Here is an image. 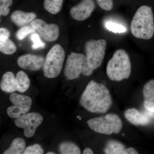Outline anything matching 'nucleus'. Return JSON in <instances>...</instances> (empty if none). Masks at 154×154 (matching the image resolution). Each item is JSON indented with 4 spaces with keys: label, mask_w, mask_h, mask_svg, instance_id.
I'll return each mask as SVG.
<instances>
[{
    "label": "nucleus",
    "mask_w": 154,
    "mask_h": 154,
    "mask_svg": "<svg viewBox=\"0 0 154 154\" xmlns=\"http://www.w3.org/2000/svg\"><path fill=\"white\" fill-rule=\"evenodd\" d=\"M80 104L91 113L104 114L110 109L113 101L110 91L105 85L91 80L81 96Z\"/></svg>",
    "instance_id": "obj_1"
},
{
    "label": "nucleus",
    "mask_w": 154,
    "mask_h": 154,
    "mask_svg": "<svg viewBox=\"0 0 154 154\" xmlns=\"http://www.w3.org/2000/svg\"><path fill=\"white\" fill-rule=\"evenodd\" d=\"M13 4L12 0H0V15L6 16L8 15L10 10L9 7Z\"/></svg>",
    "instance_id": "obj_26"
},
{
    "label": "nucleus",
    "mask_w": 154,
    "mask_h": 154,
    "mask_svg": "<svg viewBox=\"0 0 154 154\" xmlns=\"http://www.w3.org/2000/svg\"><path fill=\"white\" fill-rule=\"evenodd\" d=\"M63 0H44V9L50 14L55 15L58 14L62 8Z\"/></svg>",
    "instance_id": "obj_20"
},
{
    "label": "nucleus",
    "mask_w": 154,
    "mask_h": 154,
    "mask_svg": "<svg viewBox=\"0 0 154 154\" xmlns=\"http://www.w3.org/2000/svg\"><path fill=\"white\" fill-rule=\"evenodd\" d=\"M94 70L88 63L87 57L82 54L72 52L68 57L64 69V75L68 80L79 79L81 74L89 76Z\"/></svg>",
    "instance_id": "obj_5"
},
{
    "label": "nucleus",
    "mask_w": 154,
    "mask_h": 154,
    "mask_svg": "<svg viewBox=\"0 0 154 154\" xmlns=\"http://www.w3.org/2000/svg\"><path fill=\"white\" fill-rule=\"evenodd\" d=\"M43 116L40 113L32 112L21 114L16 118L15 124L16 126L24 130V135L26 137L30 138L34 135L36 128L43 122Z\"/></svg>",
    "instance_id": "obj_8"
},
{
    "label": "nucleus",
    "mask_w": 154,
    "mask_h": 154,
    "mask_svg": "<svg viewBox=\"0 0 154 154\" xmlns=\"http://www.w3.org/2000/svg\"><path fill=\"white\" fill-rule=\"evenodd\" d=\"M1 90L7 93L17 91L16 77L12 72H8L3 75L1 84Z\"/></svg>",
    "instance_id": "obj_16"
},
{
    "label": "nucleus",
    "mask_w": 154,
    "mask_h": 154,
    "mask_svg": "<svg viewBox=\"0 0 154 154\" xmlns=\"http://www.w3.org/2000/svg\"><path fill=\"white\" fill-rule=\"evenodd\" d=\"M65 58V51L61 45L56 44L48 53L43 67L45 76L48 79L56 78L62 69Z\"/></svg>",
    "instance_id": "obj_6"
},
{
    "label": "nucleus",
    "mask_w": 154,
    "mask_h": 154,
    "mask_svg": "<svg viewBox=\"0 0 154 154\" xmlns=\"http://www.w3.org/2000/svg\"><path fill=\"white\" fill-rule=\"evenodd\" d=\"M94 153V152L93 151V150L89 148H87L85 149L83 152V154H93Z\"/></svg>",
    "instance_id": "obj_31"
},
{
    "label": "nucleus",
    "mask_w": 154,
    "mask_h": 154,
    "mask_svg": "<svg viewBox=\"0 0 154 154\" xmlns=\"http://www.w3.org/2000/svg\"><path fill=\"white\" fill-rule=\"evenodd\" d=\"M55 154V153L53 152H48L47 153V154Z\"/></svg>",
    "instance_id": "obj_32"
},
{
    "label": "nucleus",
    "mask_w": 154,
    "mask_h": 154,
    "mask_svg": "<svg viewBox=\"0 0 154 154\" xmlns=\"http://www.w3.org/2000/svg\"><path fill=\"white\" fill-rule=\"evenodd\" d=\"M30 25L45 41H55L59 36V27L57 24H48L41 19H36L30 23Z\"/></svg>",
    "instance_id": "obj_10"
},
{
    "label": "nucleus",
    "mask_w": 154,
    "mask_h": 154,
    "mask_svg": "<svg viewBox=\"0 0 154 154\" xmlns=\"http://www.w3.org/2000/svg\"><path fill=\"white\" fill-rule=\"evenodd\" d=\"M87 123L95 132L107 135L119 133L123 126L121 119L114 113H108L91 119L87 121Z\"/></svg>",
    "instance_id": "obj_4"
},
{
    "label": "nucleus",
    "mask_w": 154,
    "mask_h": 154,
    "mask_svg": "<svg viewBox=\"0 0 154 154\" xmlns=\"http://www.w3.org/2000/svg\"><path fill=\"white\" fill-rule=\"evenodd\" d=\"M100 8L105 11H110L113 8V0H96Z\"/></svg>",
    "instance_id": "obj_28"
},
{
    "label": "nucleus",
    "mask_w": 154,
    "mask_h": 154,
    "mask_svg": "<svg viewBox=\"0 0 154 154\" xmlns=\"http://www.w3.org/2000/svg\"><path fill=\"white\" fill-rule=\"evenodd\" d=\"M143 94L144 107L149 112L154 113V79L146 83L143 87Z\"/></svg>",
    "instance_id": "obj_15"
},
{
    "label": "nucleus",
    "mask_w": 154,
    "mask_h": 154,
    "mask_svg": "<svg viewBox=\"0 0 154 154\" xmlns=\"http://www.w3.org/2000/svg\"><path fill=\"white\" fill-rule=\"evenodd\" d=\"M105 27L107 30L114 33H123L127 31L126 28L123 25L113 22H106Z\"/></svg>",
    "instance_id": "obj_24"
},
{
    "label": "nucleus",
    "mask_w": 154,
    "mask_h": 154,
    "mask_svg": "<svg viewBox=\"0 0 154 154\" xmlns=\"http://www.w3.org/2000/svg\"><path fill=\"white\" fill-rule=\"evenodd\" d=\"M16 45L8 38L3 41H0V51L4 54L11 55L17 51Z\"/></svg>",
    "instance_id": "obj_22"
},
{
    "label": "nucleus",
    "mask_w": 154,
    "mask_h": 154,
    "mask_svg": "<svg viewBox=\"0 0 154 154\" xmlns=\"http://www.w3.org/2000/svg\"><path fill=\"white\" fill-rule=\"evenodd\" d=\"M124 116L130 123L136 126H145L149 124L150 118L134 108H129L125 111Z\"/></svg>",
    "instance_id": "obj_13"
},
{
    "label": "nucleus",
    "mask_w": 154,
    "mask_h": 154,
    "mask_svg": "<svg viewBox=\"0 0 154 154\" xmlns=\"http://www.w3.org/2000/svg\"><path fill=\"white\" fill-rule=\"evenodd\" d=\"M131 72V62L128 54L124 50H117L107 63V77L111 81L120 82L128 79Z\"/></svg>",
    "instance_id": "obj_3"
},
{
    "label": "nucleus",
    "mask_w": 154,
    "mask_h": 154,
    "mask_svg": "<svg viewBox=\"0 0 154 154\" xmlns=\"http://www.w3.org/2000/svg\"><path fill=\"white\" fill-rule=\"evenodd\" d=\"M131 31L133 36L140 39L148 40L153 37L154 17L151 7L143 5L138 9L131 23Z\"/></svg>",
    "instance_id": "obj_2"
},
{
    "label": "nucleus",
    "mask_w": 154,
    "mask_h": 154,
    "mask_svg": "<svg viewBox=\"0 0 154 154\" xmlns=\"http://www.w3.org/2000/svg\"><path fill=\"white\" fill-rule=\"evenodd\" d=\"M25 141L21 138H17L12 142L11 146L3 153L4 154H20L25 149Z\"/></svg>",
    "instance_id": "obj_19"
},
{
    "label": "nucleus",
    "mask_w": 154,
    "mask_h": 154,
    "mask_svg": "<svg viewBox=\"0 0 154 154\" xmlns=\"http://www.w3.org/2000/svg\"><path fill=\"white\" fill-rule=\"evenodd\" d=\"M10 100L14 104L7 110L8 115L11 118H17L30 110L32 101L29 96L12 93L10 96Z\"/></svg>",
    "instance_id": "obj_9"
},
{
    "label": "nucleus",
    "mask_w": 154,
    "mask_h": 154,
    "mask_svg": "<svg viewBox=\"0 0 154 154\" xmlns=\"http://www.w3.org/2000/svg\"><path fill=\"white\" fill-rule=\"evenodd\" d=\"M59 151L62 154H80L81 151L75 144L70 142H65L60 144Z\"/></svg>",
    "instance_id": "obj_21"
},
{
    "label": "nucleus",
    "mask_w": 154,
    "mask_h": 154,
    "mask_svg": "<svg viewBox=\"0 0 154 154\" xmlns=\"http://www.w3.org/2000/svg\"><path fill=\"white\" fill-rule=\"evenodd\" d=\"M45 61L44 58L41 56L28 54L19 57L17 64L21 68L36 71L43 68Z\"/></svg>",
    "instance_id": "obj_12"
},
{
    "label": "nucleus",
    "mask_w": 154,
    "mask_h": 154,
    "mask_svg": "<svg viewBox=\"0 0 154 154\" xmlns=\"http://www.w3.org/2000/svg\"><path fill=\"white\" fill-rule=\"evenodd\" d=\"M125 149V146L120 142L110 140L106 143L104 152L106 154H120Z\"/></svg>",
    "instance_id": "obj_18"
},
{
    "label": "nucleus",
    "mask_w": 154,
    "mask_h": 154,
    "mask_svg": "<svg viewBox=\"0 0 154 154\" xmlns=\"http://www.w3.org/2000/svg\"><path fill=\"white\" fill-rule=\"evenodd\" d=\"M10 32L5 28H0V41H3L9 38Z\"/></svg>",
    "instance_id": "obj_29"
},
{
    "label": "nucleus",
    "mask_w": 154,
    "mask_h": 154,
    "mask_svg": "<svg viewBox=\"0 0 154 154\" xmlns=\"http://www.w3.org/2000/svg\"><path fill=\"white\" fill-rule=\"evenodd\" d=\"M138 154V152L132 147L128 148H125L122 152V154Z\"/></svg>",
    "instance_id": "obj_30"
},
{
    "label": "nucleus",
    "mask_w": 154,
    "mask_h": 154,
    "mask_svg": "<svg viewBox=\"0 0 154 154\" xmlns=\"http://www.w3.org/2000/svg\"><path fill=\"white\" fill-rule=\"evenodd\" d=\"M95 7L94 0H82L71 9L70 15L75 20L84 21L91 17Z\"/></svg>",
    "instance_id": "obj_11"
},
{
    "label": "nucleus",
    "mask_w": 154,
    "mask_h": 154,
    "mask_svg": "<svg viewBox=\"0 0 154 154\" xmlns=\"http://www.w3.org/2000/svg\"><path fill=\"white\" fill-rule=\"evenodd\" d=\"M44 150L39 145L34 144L26 148L24 151V154H42Z\"/></svg>",
    "instance_id": "obj_27"
},
{
    "label": "nucleus",
    "mask_w": 154,
    "mask_h": 154,
    "mask_svg": "<svg viewBox=\"0 0 154 154\" xmlns=\"http://www.w3.org/2000/svg\"><path fill=\"white\" fill-rule=\"evenodd\" d=\"M35 31L36 30L31 25H25L21 27L17 31L16 37L18 40H22L30 33H34Z\"/></svg>",
    "instance_id": "obj_23"
},
{
    "label": "nucleus",
    "mask_w": 154,
    "mask_h": 154,
    "mask_svg": "<svg viewBox=\"0 0 154 154\" xmlns=\"http://www.w3.org/2000/svg\"><path fill=\"white\" fill-rule=\"evenodd\" d=\"M36 15L33 12H24V11L17 10L14 11L11 14V21L19 27H22L28 25L33 20L36 19Z\"/></svg>",
    "instance_id": "obj_14"
},
{
    "label": "nucleus",
    "mask_w": 154,
    "mask_h": 154,
    "mask_svg": "<svg viewBox=\"0 0 154 154\" xmlns=\"http://www.w3.org/2000/svg\"><path fill=\"white\" fill-rule=\"evenodd\" d=\"M30 39L33 42L32 48L33 49L43 48L45 47V43L42 42L40 36L37 33H33L30 36Z\"/></svg>",
    "instance_id": "obj_25"
},
{
    "label": "nucleus",
    "mask_w": 154,
    "mask_h": 154,
    "mask_svg": "<svg viewBox=\"0 0 154 154\" xmlns=\"http://www.w3.org/2000/svg\"><path fill=\"white\" fill-rule=\"evenodd\" d=\"M17 91L22 93L28 90L30 85V81L25 72L20 71L16 77Z\"/></svg>",
    "instance_id": "obj_17"
},
{
    "label": "nucleus",
    "mask_w": 154,
    "mask_h": 154,
    "mask_svg": "<svg viewBox=\"0 0 154 154\" xmlns=\"http://www.w3.org/2000/svg\"><path fill=\"white\" fill-rule=\"evenodd\" d=\"M107 47V42L104 39H91L86 42L85 50L88 63L94 70L102 64Z\"/></svg>",
    "instance_id": "obj_7"
}]
</instances>
